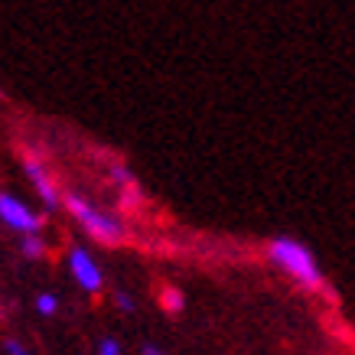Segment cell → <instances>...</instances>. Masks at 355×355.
<instances>
[{
    "instance_id": "1",
    "label": "cell",
    "mask_w": 355,
    "mask_h": 355,
    "mask_svg": "<svg viewBox=\"0 0 355 355\" xmlns=\"http://www.w3.org/2000/svg\"><path fill=\"white\" fill-rule=\"evenodd\" d=\"M268 261L280 274L287 277L306 293H326V274L320 268V261L313 254L310 248L297 241L291 235H277L268 241Z\"/></svg>"
},
{
    "instance_id": "2",
    "label": "cell",
    "mask_w": 355,
    "mask_h": 355,
    "mask_svg": "<svg viewBox=\"0 0 355 355\" xmlns=\"http://www.w3.org/2000/svg\"><path fill=\"white\" fill-rule=\"evenodd\" d=\"M62 205H65V212L72 216V222H76L92 241H98V245H105V248L124 245L128 228H124V222H121L114 212L101 209V205L92 202V199L82 193H62Z\"/></svg>"
},
{
    "instance_id": "3",
    "label": "cell",
    "mask_w": 355,
    "mask_h": 355,
    "mask_svg": "<svg viewBox=\"0 0 355 355\" xmlns=\"http://www.w3.org/2000/svg\"><path fill=\"white\" fill-rule=\"evenodd\" d=\"M0 225L10 228L13 235H36V232H43L46 218L30 202H23L17 193L0 189Z\"/></svg>"
},
{
    "instance_id": "4",
    "label": "cell",
    "mask_w": 355,
    "mask_h": 355,
    "mask_svg": "<svg viewBox=\"0 0 355 355\" xmlns=\"http://www.w3.org/2000/svg\"><path fill=\"white\" fill-rule=\"evenodd\" d=\"M20 163H23V173H26L36 199L43 202V209H59V205H62V186H59V180L53 176V170L46 166L43 157L26 150L20 157Z\"/></svg>"
},
{
    "instance_id": "5",
    "label": "cell",
    "mask_w": 355,
    "mask_h": 355,
    "mask_svg": "<svg viewBox=\"0 0 355 355\" xmlns=\"http://www.w3.org/2000/svg\"><path fill=\"white\" fill-rule=\"evenodd\" d=\"M65 264H69V274L85 293H101L105 291V270L95 261V254H88V248L72 245L69 254H65Z\"/></svg>"
},
{
    "instance_id": "6",
    "label": "cell",
    "mask_w": 355,
    "mask_h": 355,
    "mask_svg": "<svg viewBox=\"0 0 355 355\" xmlns=\"http://www.w3.org/2000/svg\"><path fill=\"white\" fill-rule=\"evenodd\" d=\"M20 254L26 261H43L49 254V241L43 238V232L36 235H20Z\"/></svg>"
},
{
    "instance_id": "7",
    "label": "cell",
    "mask_w": 355,
    "mask_h": 355,
    "mask_svg": "<svg viewBox=\"0 0 355 355\" xmlns=\"http://www.w3.org/2000/svg\"><path fill=\"white\" fill-rule=\"evenodd\" d=\"M183 306H186V293L180 291V287H163L160 291V310L163 313H183Z\"/></svg>"
},
{
    "instance_id": "8",
    "label": "cell",
    "mask_w": 355,
    "mask_h": 355,
    "mask_svg": "<svg viewBox=\"0 0 355 355\" xmlns=\"http://www.w3.org/2000/svg\"><path fill=\"white\" fill-rule=\"evenodd\" d=\"M33 306H36V313H40V316H46V320H49V316H55V313H59V297H55L53 291H40V293H36V300H33Z\"/></svg>"
},
{
    "instance_id": "9",
    "label": "cell",
    "mask_w": 355,
    "mask_h": 355,
    "mask_svg": "<svg viewBox=\"0 0 355 355\" xmlns=\"http://www.w3.org/2000/svg\"><path fill=\"white\" fill-rule=\"evenodd\" d=\"M111 303H114V306H118V313H124V316H130V313H134V297H130V291H124V287H114Z\"/></svg>"
},
{
    "instance_id": "10",
    "label": "cell",
    "mask_w": 355,
    "mask_h": 355,
    "mask_svg": "<svg viewBox=\"0 0 355 355\" xmlns=\"http://www.w3.org/2000/svg\"><path fill=\"white\" fill-rule=\"evenodd\" d=\"M95 355H124V345L114 336H101L95 343Z\"/></svg>"
},
{
    "instance_id": "11",
    "label": "cell",
    "mask_w": 355,
    "mask_h": 355,
    "mask_svg": "<svg viewBox=\"0 0 355 355\" xmlns=\"http://www.w3.org/2000/svg\"><path fill=\"white\" fill-rule=\"evenodd\" d=\"M3 352H7V355H33L30 349H26V343H23V339H17V336L3 339Z\"/></svg>"
},
{
    "instance_id": "12",
    "label": "cell",
    "mask_w": 355,
    "mask_h": 355,
    "mask_svg": "<svg viewBox=\"0 0 355 355\" xmlns=\"http://www.w3.org/2000/svg\"><path fill=\"white\" fill-rule=\"evenodd\" d=\"M140 355H166V352H163L157 343H144L140 345Z\"/></svg>"
},
{
    "instance_id": "13",
    "label": "cell",
    "mask_w": 355,
    "mask_h": 355,
    "mask_svg": "<svg viewBox=\"0 0 355 355\" xmlns=\"http://www.w3.org/2000/svg\"><path fill=\"white\" fill-rule=\"evenodd\" d=\"M7 323V306H3V303H0V326Z\"/></svg>"
}]
</instances>
